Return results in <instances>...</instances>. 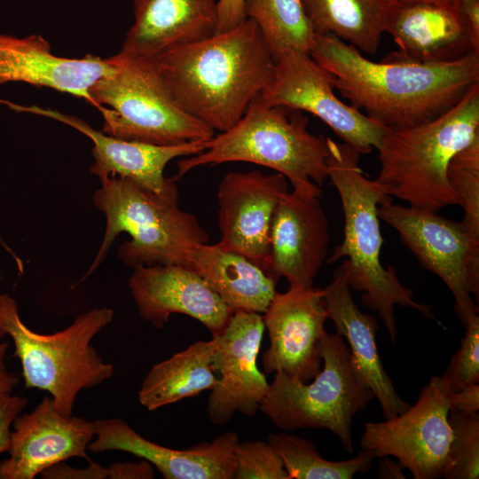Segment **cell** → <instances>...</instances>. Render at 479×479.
<instances>
[{"instance_id": "484cf974", "label": "cell", "mask_w": 479, "mask_h": 479, "mask_svg": "<svg viewBox=\"0 0 479 479\" xmlns=\"http://www.w3.org/2000/svg\"><path fill=\"white\" fill-rule=\"evenodd\" d=\"M215 342L199 341L152 366L137 393L150 412L212 389L216 381Z\"/></svg>"}, {"instance_id": "60d3db41", "label": "cell", "mask_w": 479, "mask_h": 479, "mask_svg": "<svg viewBox=\"0 0 479 479\" xmlns=\"http://www.w3.org/2000/svg\"><path fill=\"white\" fill-rule=\"evenodd\" d=\"M378 464V478L404 479V467L397 461L391 460L389 456L380 457Z\"/></svg>"}, {"instance_id": "ac0fdd59", "label": "cell", "mask_w": 479, "mask_h": 479, "mask_svg": "<svg viewBox=\"0 0 479 479\" xmlns=\"http://www.w3.org/2000/svg\"><path fill=\"white\" fill-rule=\"evenodd\" d=\"M88 451L129 452L150 462L165 479H232L234 452L240 443L236 432L226 431L211 442L202 441L186 449H171L145 437L119 418L96 420Z\"/></svg>"}, {"instance_id": "d590c367", "label": "cell", "mask_w": 479, "mask_h": 479, "mask_svg": "<svg viewBox=\"0 0 479 479\" xmlns=\"http://www.w3.org/2000/svg\"><path fill=\"white\" fill-rule=\"evenodd\" d=\"M246 19L244 0H218L216 33L232 29Z\"/></svg>"}, {"instance_id": "f35d334b", "label": "cell", "mask_w": 479, "mask_h": 479, "mask_svg": "<svg viewBox=\"0 0 479 479\" xmlns=\"http://www.w3.org/2000/svg\"><path fill=\"white\" fill-rule=\"evenodd\" d=\"M459 8L473 49L479 53V0H463Z\"/></svg>"}, {"instance_id": "8d00e7d4", "label": "cell", "mask_w": 479, "mask_h": 479, "mask_svg": "<svg viewBox=\"0 0 479 479\" xmlns=\"http://www.w3.org/2000/svg\"><path fill=\"white\" fill-rule=\"evenodd\" d=\"M451 410L472 414L479 411V384L467 385L457 391L448 394Z\"/></svg>"}, {"instance_id": "4dcf8cb0", "label": "cell", "mask_w": 479, "mask_h": 479, "mask_svg": "<svg viewBox=\"0 0 479 479\" xmlns=\"http://www.w3.org/2000/svg\"><path fill=\"white\" fill-rule=\"evenodd\" d=\"M452 436L444 471L447 479L479 477V414L449 410Z\"/></svg>"}, {"instance_id": "30bf717a", "label": "cell", "mask_w": 479, "mask_h": 479, "mask_svg": "<svg viewBox=\"0 0 479 479\" xmlns=\"http://www.w3.org/2000/svg\"><path fill=\"white\" fill-rule=\"evenodd\" d=\"M378 216L393 227L419 263L437 275L454 297V310L464 326L478 316L479 247L460 222L437 214L394 204L388 198Z\"/></svg>"}, {"instance_id": "ba28073f", "label": "cell", "mask_w": 479, "mask_h": 479, "mask_svg": "<svg viewBox=\"0 0 479 479\" xmlns=\"http://www.w3.org/2000/svg\"><path fill=\"white\" fill-rule=\"evenodd\" d=\"M113 69L90 89L111 137L157 145L208 141L215 131L174 99L149 59L110 57Z\"/></svg>"}, {"instance_id": "8fae6325", "label": "cell", "mask_w": 479, "mask_h": 479, "mask_svg": "<svg viewBox=\"0 0 479 479\" xmlns=\"http://www.w3.org/2000/svg\"><path fill=\"white\" fill-rule=\"evenodd\" d=\"M334 76L309 52L289 51L275 59L271 81L257 98L271 106L308 112L361 154L378 148L387 130L334 94Z\"/></svg>"}, {"instance_id": "9a60e30c", "label": "cell", "mask_w": 479, "mask_h": 479, "mask_svg": "<svg viewBox=\"0 0 479 479\" xmlns=\"http://www.w3.org/2000/svg\"><path fill=\"white\" fill-rule=\"evenodd\" d=\"M287 191L288 180L278 172L226 173L216 195L221 232L218 245L247 257L269 276L271 222L279 200Z\"/></svg>"}, {"instance_id": "ffe728a7", "label": "cell", "mask_w": 479, "mask_h": 479, "mask_svg": "<svg viewBox=\"0 0 479 479\" xmlns=\"http://www.w3.org/2000/svg\"><path fill=\"white\" fill-rule=\"evenodd\" d=\"M330 241L327 216L319 197L287 191L275 209L270 232V271L275 281L312 287L327 259Z\"/></svg>"}, {"instance_id": "cb8c5ba5", "label": "cell", "mask_w": 479, "mask_h": 479, "mask_svg": "<svg viewBox=\"0 0 479 479\" xmlns=\"http://www.w3.org/2000/svg\"><path fill=\"white\" fill-rule=\"evenodd\" d=\"M324 290V304L336 333L348 342L353 364L378 400L382 415L390 419L407 410L410 404L397 394L379 355L377 319L363 313L355 303L342 264L334 271Z\"/></svg>"}, {"instance_id": "f546056e", "label": "cell", "mask_w": 479, "mask_h": 479, "mask_svg": "<svg viewBox=\"0 0 479 479\" xmlns=\"http://www.w3.org/2000/svg\"><path fill=\"white\" fill-rule=\"evenodd\" d=\"M447 177L464 210L460 223L479 247V136L451 160Z\"/></svg>"}, {"instance_id": "d6986e66", "label": "cell", "mask_w": 479, "mask_h": 479, "mask_svg": "<svg viewBox=\"0 0 479 479\" xmlns=\"http://www.w3.org/2000/svg\"><path fill=\"white\" fill-rule=\"evenodd\" d=\"M129 287L140 317L156 328L179 313L200 321L215 336L233 313L198 273L184 265H138Z\"/></svg>"}, {"instance_id": "4fadbf2b", "label": "cell", "mask_w": 479, "mask_h": 479, "mask_svg": "<svg viewBox=\"0 0 479 479\" xmlns=\"http://www.w3.org/2000/svg\"><path fill=\"white\" fill-rule=\"evenodd\" d=\"M324 290L289 286L276 292L263 313L270 344L263 354L264 373H282L310 381L322 368L320 344L327 312Z\"/></svg>"}, {"instance_id": "ab89813d", "label": "cell", "mask_w": 479, "mask_h": 479, "mask_svg": "<svg viewBox=\"0 0 479 479\" xmlns=\"http://www.w3.org/2000/svg\"><path fill=\"white\" fill-rule=\"evenodd\" d=\"M8 348V342H0V397L12 394L20 382L19 377L7 368L5 357Z\"/></svg>"}, {"instance_id": "5bb4252c", "label": "cell", "mask_w": 479, "mask_h": 479, "mask_svg": "<svg viewBox=\"0 0 479 479\" xmlns=\"http://www.w3.org/2000/svg\"><path fill=\"white\" fill-rule=\"evenodd\" d=\"M264 329L261 314L235 310L224 329L212 336L219 377L208 396L207 412L215 425L229 422L236 413L254 416L260 409L270 386L257 366Z\"/></svg>"}, {"instance_id": "2e32d148", "label": "cell", "mask_w": 479, "mask_h": 479, "mask_svg": "<svg viewBox=\"0 0 479 479\" xmlns=\"http://www.w3.org/2000/svg\"><path fill=\"white\" fill-rule=\"evenodd\" d=\"M16 112L29 113L65 123L88 137L93 143L94 163L90 171L98 178L125 177L167 200L177 203L178 189L174 179L164 176L167 164L178 157H188L206 149L207 141L173 145H157L119 139L94 130L77 116L35 105L22 106L0 100Z\"/></svg>"}, {"instance_id": "1f68e13d", "label": "cell", "mask_w": 479, "mask_h": 479, "mask_svg": "<svg viewBox=\"0 0 479 479\" xmlns=\"http://www.w3.org/2000/svg\"><path fill=\"white\" fill-rule=\"evenodd\" d=\"M234 457V479H288L282 459L267 441H240Z\"/></svg>"}, {"instance_id": "f1b7e54d", "label": "cell", "mask_w": 479, "mask_h": 479, "mask_svg": "<svg viewBox=\"0 0 479 479\" xmlns=\"http://www.w3.org/2000/svg\"><path fill=\"white\" fill-rule=\"evenodd\" d=\"M267 442L282 459L288 479H351L370 470L375 458L373 451L362 448L352 459L328 460L310 440L287 432L271 434Z\"/></svg>"}, {"instance_id": "6da1fadb", "label": "cell", "mask_w": 479, "mask_h": 479, "mask_svg": "<svg viewBox=\"0 0 479 479\" xmlns=\"http://www.w3.org/2000/svg\"><path fill=\"white\" fill-rule=\"evenodd\" d=\"M310 55L333 74L335 89L387 129L430 121L479 82V53L446 62H420L394 52L375 62L331 35H317Z\"/></svg>"}, {"instance_id": "83f0119b", "label": "cell", "mask_w": 479, "mask_h": 479, "mask_svg": "<svg viewBox=\"0 0 479 479\" xmlns=\"http://www.w3.org/2000/svg\"><path fill=\"white\" fill-rule=\"evenodd\" d=\"M245 13L259 27L274 59L289 51L309 52L315 33L302 0H244Z\"/></svg>"}, {"instance_id": "836d02e7", "label": "cell", "mask_w": 479, "mask_h": 479, "mask_svg": "<svg viewBox=\"0 0 479 479\" xmlns=\"http://www.w3.org/2000/svg\"><path fill=\"white\" fill-rule=\"evenodd\" d=\"M27 404L22 396L6 395L0 397V454L8 452L11 439V427L14 419Z\"/></svg>"}, {"instance_id": "74e56055", "label": "cell", "mask_w": 479, "mask_h": 479, "mask_svg": "<svg viewBox=\"0 0 479 479\" xmlns=\"http://www.w3.org/2000/svg\"><path fill=\"white\" fill-rule=\"evenodd\" d=\"M111 479H152L153 466L145 459L138 462H116L110 467Z\"/></svg>"}, {"instance_id": "7c38bea8", "label": "cell", "mask_w": 479, "mask_h": 479, "mask_svg": "<svg viewBox=\"0 0 479 479\" xmlns=\"http://www.w3.org/2000/svg\"><path fill=\"white\" fill-rule=\"evenodd\" d=\"M448 394L441 376H432L407 410L384 421L366 422L361 447L375 457L397 458L414 479L443 477L452 436Z\"/></svg>"}, {"instance_id": "8992f818", "label": "cell", "mask_w": 479, "mask_h": 479, "mask_svg": "<svg viewBox=\"0 0 479 479\" xmlns=\"http://www.w3.org/2000/svg\"><path fill=\"white\" fill-rule=\"evenodd\" d=\"M113 317L112 309H93L65 329L43 334L24 324L12 296L0 294V338L12 340L25 387L49 392L64 415L72 414L79 392L102 384L114 374V365L90 344Z\"/></svg>"}, {"instance_id": "d6a6232c", "label": "cell", "mask_w": 479, "mask_h": 479, "mask_svg": "<svg viewBox=\"0 0 479 479\" xmlns=\"http://www.w3.org/2000/svg\"><path fill=\"white\" fill-rule=\"evenodd\" d=\"M465 328L460 346L441 376L449 393L479 383V316L471 319Z\"/></svg>"}, {"instance_id": "277c9868", "label": "cell", "mask_w": 479, "mask_h": 479, "mask_svg": "<svg viewBox=\"0 0 479 479\" xmlns=\"http://www.w3.org/2000/svg\"><path fill=\"white\" fill-rule=\"evenodd\" d=\"M479 136V82L441 115L410 127L387 129L376 178L385 192L414 208L437 212L460 206L451 187V160Z\"/></svg>"}, {"instance_id": "4316f807", "label": "cell", "mask_w": 479, "mask_h": 479, "mask_svg": "<svg viewBox=\"0 0 479 479\" xmlns=\"http://www.w3.org/2000/svg\"><path fill=\"white\" fill-rule=\"evenodd\" d=\"M317 35H331L374 54L385 32L386 0H302Z\"/></svg>"}, {"instance_id": "e0dca14e", "label": "cell", "mask_w": 479, "mask_h": 479, "mask_svg": "<svg viewBox=\"0 0 479 479\" xmlns=\"http://www.w3.org/2000/svg\"><path fill=\"white\" fill-rule=\"evenodd\" d=\"M94 435L93 421L60 413L52 398L45 397L32 412L14 419L0 479H34L69 458L88 459Z\"/></svg>"}, {"instance_id": "b9f144b4", "label": "cell", "mask_w": 479, "mask_h": 479, "mask_svg": "<svg viewBox=\"0 0 479 479\" xmlns=\"http://www.w3.org/2000/svg\"><path fill=\"white\" fill-rule=\"evenodd\" d=\"M429 1H434V2H438V3L452 4V5H459V4L463 0H429Z\"/></svg>"}, {"instance_id": "d4e9b609", "label": "cell", "mask_w": 479, "mask_h": 479, "mask_svg": "<svg viewBox=\"0 0 479 479\" xmlns=\"http://www.w3.org/2000/svg\"><path fill=\"white\" fill-rule=\"evenodd\" d=\"M185 266L198 273L233 311L262 314L277 292V282L262 269L218 243L194 247Z\"/></svg>"}, {"instance_id": "e575fe53", "label": "cell", "mask_w": 479, "mask_h": 479, "mask_svg": "<svg viewBox=\"0 0 479 479\" xmlns=\"http://www.w3.org/2000/svg\"><path fill=\"white\" fill-rule=\"evenodd\" d=\"M40 475L47 479H111V470L92 461L84 468L73 467L62 461L45 469Z\"/></svg>"}, {"instance_id": "3957f363", "label": "cell", "mask_w": 479, "mask_h": 479, "mask_svg": "<svg viewBox=\"0 0 479 479\" xmlns=\"http://www.w3.org/2000/svg\"><path fill=\"white\" fill-rule=\"evenodd\" d=\"M327 145V174L339 193L344 215L343 240L326 259L327 263L346 257L342 264L349 287L363 292L361 302L378 312L393 344L397 334L394 316L397 304L413 309L440 324L432 312V305L416 302L412 290L400 282L394 268H385L381 263L384 240L378 207L391 196L377 179L364 175L358 165L362 154L357 150L330 137Z\"/></svg>"}, {"instance_id": "603a6c76", "label": "cell", "mask_w": 479, "mask_h": 479, "mask_svg": "<svg viewBox=\"0 0 479 479\" xmlns=\"http://www.w3.org/2000/svg\"><path fill=\"white\" fill-rule=\"evenodd\" d=\"M134 21L121 54L153 59L216 33L218 0H133Z\"/></svg>"}, {"instance_id": "44dd1931", "label": "cell", "mask_w": 479, "mask_h": 479, "mask_svg": "<svg viewBox=\"0 0 479 479\" xmlns=\"http://www.w3.org/2000/svg\"><path fill=\"white\" fill-rule=\"evenodd\" d=\"M385 32L399 47L398 54L415 61H452L475 52L459 5L386 0Z\"/></svg>"}, {"instance_id": "7402d4cb", "label": "cell", "mask_w": 479, "mask_h": 479, "mask_svg": "<svg viewBox=\"0 0 479 479\" xmlns=\"http://www.w3.org/2000/svg\"><path fill=\"white\" fill-rule=\"evenodd\" d=\"M109 58L59 57L40 35L16 37L0 34V84L22 82L83 98L93 106L90 87L113 69Z\"/></svg>"}, {"instance_id": "7a4b0ae2", "label": "cell", "mask_w": 479, "mask_h": 479, "mask_svg": "<svg viewBox=\"0 0 479 479\" xmlns=\"http://www.w3.org/2000/svg\"><path fill=\"white\" fill-rule=\"evenodd\" d=\"M176 102L214 131L245 114L271 79L275 59L250 19L149 59Z\"/></svg>"}, {"instance_id": "9c48e42d", "label": "cell", "mask_w": 479, "mask_h": 479, "mask_svg": "<svg viewBox=\"0 0 479 479\" xmlns=\"http://www.w3.org/2000/svg\"><path fill=\"white\" fill-rule=\"evenodd\" d=\"M320 357L322 368L309 382L275 373L259 410L283 431L328 429L352 452L353 419L375 397L357 371L341 334L326 333Z\"/></svg>"}, {"instance_id": "5b68a950", "label": "cell", "mask_w": 479, "mask_h": 479, "mask_svg": "<svg viewBox=\"0 0 479 479\" xmlns=\"http://www.w3.org/2000/svg\"><path fill=\"white\" fill-rule=\"evenodd\" d=\"M328 155L327 137L311 134L301 111L256 98L234 126L206 142L204 151L178 161L177 178L200 166L244 161L282 174L302 195L320 197Z\"/></svg>"}, {"instance_id": "52a82bcc", "label": "cell", "mask_w": 479, "mask_h": 479, "mask_svg": "<svg viewBox=\"0 0 479 479\" xmlns=\"http://www.w3.org/2000/svg\"><path fill=\"white\" fill-rule=\"evenodd\" d=\"M93 195L94 205L105 214L106 232L98 254L85 275L86 279L101 263L115 238L130 236L118 250L128 266L180 264L194 247L206 244L208 234L193 214L119 177L101 179Z\"/></svg>"}]
</instances>
